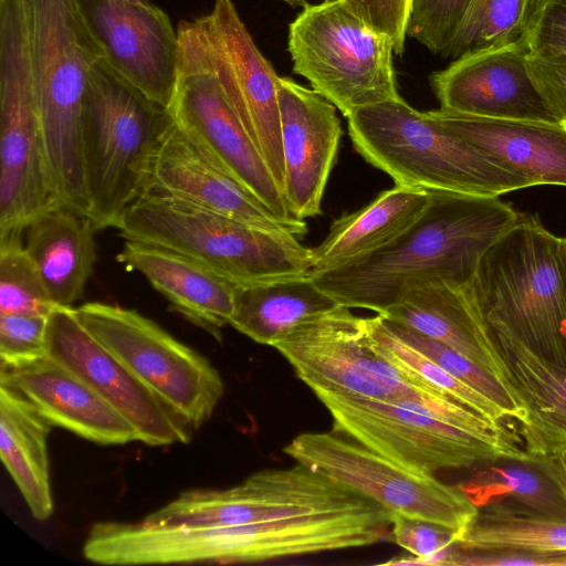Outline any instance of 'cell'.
Listing matches in <instances>:
<instances>
[{
	"label": "cell",
	"mask_w": 566,
	"mask_h": 566,
	"mask_svg": "<svg viewBox=\"0 0 566 566\" xmlns=\"http://www.w3.org/2000/svg\"><path fill=\"white\" fill-rule=\"evenodd\" d=\"M421 217L386 247L338 268L310 274L339 305L385 313L419 280L467 285L486 251L520 213L499 197L428 191Z\"/></svg>",
	"instance_id": "6da1fadb"
},
{
	"label": "cell",
	"mask_w": 566,
	"mask_h": 566,
	"mask_svg": "<svg viewBox=\"0 0 566 566\" xmlns=\"http://www.w3.org/2000/svg\"><path fill=\"white\" fill-rule=\"evenodd\" d=\"M316 397L333 419V431L417 472L434 474L528 454L502 421L489 420L452 398Z\"/></svg>",
	"instance_id": "7a4b0ae2"
},
{
	"label": "cell",
	"mask_w": 566,
	"mask_h": 566,
	"mask_svg": "<svg viewBox=\"0 0 566 566\" xmlns=\"http://www.w3.org/2000/svg\"><path fill=\"white\" fill-rule=\"evenodd\" d=\"M25 11L51 186L59 205L88 217L83 101L87 73L104 52L74 0H25Z\"/></svg>",
	"instance_id": "3957f363"
},
{
	"label": "cell",
	"mask_w": 566,
	"mask_h": 566,
	"mask_svg": "<svg viewBox=\"0 0 566 566\" xmlns=\"http://www.w3.org/2000/svg\"><path fill=\"white\" fill-rule=\"evenodd\" d=\"M347 125L354 148L397 186L482 197L531 187L502 160L402 97L359 108L347 117Z\"/></svg>",
	"instance_id": "277c9868"
},
{
	"label": "cell",
	"mask_w": 566,
	"mask_h": 566,
	"mask_svg": "<svg viewBox=\"0 0 566 566\" xmlns=\"http://www.w3.org/2000/svg\"><path fill=\"white\" fill-rule=\"evenodd\" d=\"M469 289L490 327L566 364V266L560 238L520 213L486 251Z\"/></svg>",
	"instance_id": "5b68a950"
},
{
	"label": "cell",
	"mask_w": 566,
	"mask_h": 566,
	"mask_svg": "<svg viewBox=\"0 0 566 566\" xmlns=\"http://www.w3.org/2000/svg\"><path fill=\"white\" fill-rule=\"evenodd\" d=\"M115 228L125 240L179 252L237 286L311 273L312 249L297 237L253 228L154 189L137 198Z\"/></svg>",
	"instance_id": "8992f818"
},
{
	"label": "cell",
	"mask_w": 566,
	"mask_h": 566,
	"mask_svg": "<svg viewBox=\"0 0 566 566\" xmlns=\"http://www.w3.org/2000/svg\"><path fill=\"white\" fill-rule=\"evenodd\" d=\"M168 111L115 72L103 57L90 69L83 101V161L88 218L115 228L147 189Z\"/></svg>",
	"instance_id": "52a82bcc"
},
{
	"label": "cell",
	"mask_w": 566,
	"mask_h": 566,
	"mask_svg": "<svg viewBox=\"0 0 566 566\" xmlns=\"http://www.w3.org/2000/svg\"><path fill=\"white\" fill-rule=\"evenodd\" d=\"M59 205L33 85L25 0L0 2V239Z\"/></svg>",
	"instance_id": "ba28073f"
},
{
	"label": "cell",
	"mask_w": 566,
	"mask_h": 566,
	"mask_svg": "<svg viewBox=\"0 0 566 566\" xmlns=\"http://www.w3.org/2000/svg\"><path fill=\"white\" fill-rule=\"evenodd\" d=\"M289 28L293 72L347 118L400 97L391 38L373 29L344 0L305 4Z\"/></svg>",
	"instance_id": "9c48e42d"
},
{
	"label": "cell",
	"mask_w": 566,
	"mask_h": 566,
	"mask_svg": "<svg viewBox=\"0 0 566 566\" xmlns=\"http://www.w3.org/2000/svg\"><path fill=\"white\" fill-rule=\"evenodd\" d=\"M271 346L315 395L423 401L451 398L380 355L369 339L365 317L343 305L304 321Z\"/></svg>",
	"instance_id": "30bf717a"
},
{
	"label": "cell",
	"mask_w": 566,
	"mask_h": 566,
	"mask_svg": "<svg viewBox=\"0 0 566 566\" xmlns=\"http://www.w3.org/2000/svg\"><path fill=\"white\" fill-rule=\"evenodd\" d=\"M82 325L192 429L208 421L223 380L201 354L136 310L103 302L74 308Z\"/></svg>",
	"instance_id": "8fae6325"
},
{
	"label": "cell",
	"mask_w": 566,
	"mask_h": 566,
	"mask_svg": "<svg viewBox=\"0 0 566 566\" xmlns=\"http://www.w3.org/2000/svg\"><path fill=\"white\" fill-rule=\"evenodd\" d=\"M177 35L176 83L167 108L172 120L273 213L286 221L298 220L230 106L198 20L180 21Z\"/></svg>",
	"instance_id": "7c38bea8"
},
{
	"label": "cell",
	"mask_w": 566,
	"mask_h": 566,
	"mask_svg": "<svg viewBox=\"0 0 566 566\" xmlns=\"http://www.w3.org/2000/svg\"><path fill=\"white\" fill-rule=\"evenodd\" d=\"M283 452L326 476L347 485L395 515L443 525L458 538L479 507L462 489L408 469L335 431L305 432Z\"/></svg>",
	"instance_id": "4fadbf2b"
},
{
	"label": "cell",
	"mask_w": 566,
	"mask_h": 566,
	"mask_svg": "<svg viewBox=\"0 0 566 566\" xmlns=\"http://www.w3.org/2000/svg\"><path fill=\"white\" fill-rule=\"evenodd\" d=\"M368 497L302 463L258 471L228 489L179 494L144 520L163 525L239 526L301 514L340 510Z\"/></svg>",
	"instance_id": "5bb4252c"
},
{
	"label": "cell",
	"mask_w": 566,
	"mask_h": 566,
	"mask_svg": "<svg viewBox=\"0 0 566 566\" xmlns=\"http://www.w3.org/2000/svg\"><path fill=\"white\" fill-rule=\"evenodd\" d=\"M197 20L223 93L283 193L280 76L256 48L231 0H216L212 10Z\"/></svg>",
	"instance_id": "9a60e30c"
},
{
	"label": "cell",
	"mask_w": 566,
	"mask_h": 566,
	"mask_svg": "<svg viewBox=\"0 0 566 566\" xmlns=\"http://www.w3.org/2000/svg\"><path fill=\"white\" fill-rule=\"evenodd\" d=\"M46 356L85 381L151 447L188 443L192 428L148 389L78 321L73 308L49 317Z\"/></svg>",
	"instance_id": "2e32d148"
},
{
	"label": "cell",
	"mask_w": 566,
	"mask_h": 566,
	"mask_svg": "<svg viewBox=\"0 0 566 566\" xmlns=\"http://www.w3.org/2000/svg\"><path fill=\"white\" fill-rule=\"evenodd\" d=\"M105 62L149 99L168 108L176 83L178 35L155 4L74 0Z\"/></svg>",
	"instance_id": "e0dca14e"
},
{
	"label": "cell",
	"mask_w": 566,
	"mask_h": 566,
	"mask_svg": "<svg viewBox=\"0 0 566 566\" xmlns=\"http://www.w3.org/2000/svg\"><path fill=\"white\" fill-rule=\"evenodd\" d=\"M528 53L521 35L512 43L462 55L433 72L429 81L440 108L488 118L560 123L528 73Z\"/></svg>",
	"instance_id": "ac0fdd59"
},
{
	"label": "cell",
	"mask_w": 566,
	"mask_h": 566,
	"mask_svg": "<svg viewBox=\"0 0 566 566\" xmlns=\"http://www.w3.org/2000/svg\"><path fill=\"white\" fill-rule=\"evenodd\" d=\"M147 189L269 232H307L305 220H283L254 198L172 118L154 151Z\"/></svg>",
	"instance_id": "d6986e66"
},
{
	"label": "cell",
	"mask_w": 566,
	"mask_h": 566,
	"mask_svg": "<svg viewBox=\"0 0 566 566\" xmlns=\"http://www.w3.org/2000/svg\"><path fill=\"white\" fill-rule=\"evenodd\" d=\"M283 195L291 214L305 220L322 212L325 188L343 135L336 107L313 88L279 78Z\"/></svg>",
	"instance_id": "ffe728a7"
},
{
	"label": "cell",
	"mask_w": 566,
	"mask_h": 566,
	"mask_svg": "<svg viewBox=\"0 0 566 566\" xmlns=\"http://www.w3.org/2000/svg\"><path fill=\"white\" fill-rule=\"evenodd\" d=\"M381 315L465 356L493 374L517 399L506 363L469 284L416 281Z\"/></svg>",
	"instance_id": "44dd1931"
},
{
	"label": "cell",
	"mask_w": 566,
	"mask_h": 566,
	"mask_svg": "<svg viewBox=\"0 0 566 566\" xmlns=\"http://www.w3.org/2000/svg\"><path fill=\"white\" fill-rule=\"evenodd\" d=\"M3 382L29 399L52 424L99 444L138 441L134 427L85 381L51 358L1 366Z\"/></svg>",
	"instance_id": "7402d4cb"
},
{
	"label": "cell",
	"mask_w": 566,
	"mask_h": 566,
	"mask_svg": "<svg viewBox=\"0 0 566 566\" xmlns=\"http://www.w3.org/2000/svg\"><path fill=\"white\" fill-rule=\"evenodd\" d=\"M428 114L521 174L531 187H566V123L488 118L442 108Z\"/></svg>",
	"instance_id": "603a6c76"
},
{
	"label": "cell",
	"mask_w": 566,
	"mask_h": 566,
	"mask_svg": "<svg viewBox=\"0 0 566 566\" xmlns=\"http://www.w3.org/2000/svg\"><path fill=\"white\" fill-rule=\"evenodd\" d=\"M117 261L142 273L172 310L220 338L234 311L237 285L179 252L126 240Z\"/></svg>",
	"instance_id": "cb8c5ba5"
},
{
	"label": "cell",
	"mask_w": 566,
	"mask_h": 566,
	"mask_svg": "<svg viewBox=\"0 0 566 566\" xmlns=\"http://www.w3.org/2000/svg\"><path fill=\"white\" fill-rule=\"evenodd\" d=\"M490 328L524 412L520 422L524 450L566 457V364L534 353L503 329Z\"/></svg>",
	"instance_id": "d4e9b609"
},
{
	"label": "cell",
	"mask_w": 566,
	"mask_h": 566,
	"mask_svg": "<svg viewBox=\"0 0 566 566\" xmlns=\"http://www.w3.org/2000/svg\"><path fill=\"white\" fill-rule=\"evenodd\" d=\"M94 231L88 217L65 206L52 208L25 229V251L60 308H73L84 294L97 258Z\"/></svg>",
	"instance_id": "484cf974"
},
{
	"label": "cell",
	"mask_w": 566,
	"mask_h": 566,
	"mask_svg": "<svg viewBox=\"0 0 566 566\" xmlns=\"http://www.w3.org/2000/svg\"><path fill=\"white\" fill-rule=\"evenodd\" d=\"M428 191L395 186L367 206L335 219L311 255V273L325 272L377 251L398 238L426 211Z\"/></svg>",
	"instance_id": "4316f807"
},
{
	"label": "cell",
	"mask_w": 566,
	"mask_h": 566,
	"mask_svg": "<svg viewBox=\"0 0 566 566\" xmlns=\"http://www.w3.org/2000/svg\"><path fill=\"white\" fill-rule=\"evenodd\" d=\"M52 424L14 388L0 382V455L32 516L53 511L48 437Z\"/></svg>",
	"instance_id": "83f0119b"
},
{
	"label": "cell",
	"mask_w": 566,
	"mask_h": 566,
	"mask_svg": "<svg viewBox=\"0 0 566 566\" xmlns=\"http://www.w3.org/2000/svg\"><path fill=\"white\" fill-rule=\"evenodd\" d=\"M338 305L311 275L237 286L229 325L252 340L271 346L298 324Z\"/></svg>",
	"instance_id": "f1b7e54d"
},
{
	"label": "cell",
	"mask_w": 566,
	"mask_h": 566,
	"mask_svg": "<svg viewBox=\"0 0 566 566\" xmlns=\"http://www.w3.org/2000/svg\"><path fill=\"white\" fill-rule=\"evenodd\" d=\"M465 492L481 497L504 495L537 514L566 522V457L528 453L494 461Z\"/></svg>",
	"instance_id": "f546056e"
},
{
	"label": "cell",
	"mask_w": 566,
	"mask_h": 566,
	"mask_svg": "<svg viewBox=\"0 0 566 566\" xmlns=\"http://www.w3.org/2000/svg\"><path fill=\"white\" fill-rule=\"evenodd\" d=\"M458 545L566 553V522L548 518L514 502H493L479 509L459 536Z\"/></svg>",
	"instance_id": "4dcf8cb0"
},
{
	"label": "cell",
	"mask_w": 566,
	"mask_h": 566,
	"mask_svg": "<svg viewBox=\"0 0 566 566\" xmlns=\"http://www.w3.org/2000/svg\"><path fill=\"white\" fill-rule=\"evenodd\" d=\"M365 323L374 348L397 368L420 376L437 389L489 420L501 422L506 417L504 411L489 398L453 377L429 356L399 337L385 316L377 314L365 317Z\"/></svg>",
	"instance_id": "1f68e13d"
},
{
	"label": "cell",
	"mask_w": 566,
	"mask_h": 566,
	"mask_svg": "<svg viewBox=\"0 0 566 566\" xmlns=\"http://www.w3.org/2000/svg\"><path fill=\"white\" fill-rule=\"evenodd\" d=\"M534 0H473L453 41L441 54L462 55L512 43L521 38Z\"/></svg>",
	"instance_id": "d6a6232c"
},
{
	"label": "cell",
	"mask_w": 566,
	"mask_h": 566,
	"mask_svg": "<svg viewBox=\"0 0 566 566\" xmlns=\"http://www.w3.org/2000/svg\"><path fill=\"white\" fill-rule=\"evenodd\" d=\"M57 308L22 238L0 240V314L50 316Z\"/></svg>",
	"instance_id": "836d02e7"
},
{
	"label": "cell",
	"mask_w": 566,
	"mask_h": 566,
	"mask_svg": "<svg viewBox=\"0 0 566 566\" xmlns=\"http://www.w3.org/2000/svg\"><path fill=\"white\" fill-rule=\"evenodd\" d=\"M387 319L399 337L429 356L453 377L489 398L504 411L506 417L522 421L524 412L517 399L493 374L452 348Z\"/></svg>",
	"instance_id": "e575fe53"
},
{
	"label": "cell",
	"mask_w": 566,
	"mask_h": 566,
	"mask_svg": "<svg viewBox=\"0 0 566 566\" xmlns=\"http://www.w3.org/2000/svg\"><path fill=\"white\" fill-rule=\"evenodd\" d=\"M388 538L409 552L412 557L392 559L386 564L449 565L458 545V533L419 518L395 515Z\"/></svg>",
	"instance_id": "d590c367"
},
{
	"label": "cell",
	"mask_w": 566,
	"mask_h": 566,
	"mask_svg": "<svg viewBox=\"0 0 566 566\" xmlns=\"http://www.w3.org/2000/svg\"><path fill=\"white\" fill-rule=\"evenodd\" d=\"M473 0H410L406 34L433 54L453 41Z\"/></svg>",
	"instance_id": "8d00e7d4"
},
{
	"label": "cell",
	"mask_w": 566,
	"mask_h": 566,
	"mask_svg": "<svg viewBox=\"0 0 566 566\" xmlns=\"http://www.w3.org/2000/svg\"><path fill=\"white\" fill-rule=\"evenodd\" d=\"M49 317L0 314L1 366L13 367L46 357Z\"/></svg>",
	"instance_id": "74e56055"
},
{
	"label": "cell",
	"mask_w": 566,
	"mask_h": 566,
	"mask_svg": "<svg viewBox=\"0 0 566 566\" xmlns=\"http://www.w3.org/2000/svg\"><path fill=\"white\" fill-rule=\"evenodd\" d=\"M522 36L530 52L566 53V0H534Z\"/></svg>",
	"instance_id": "f35d334b"
},
{
	"label": "cell",
	"mask_w": 566,
	"mask_h": 566,
	"mask_svg": "<svg viewBox=\"0 0 566 566\" xmlns=\"http://www.w3.org/2000/svg\"><path fill=\"white\" fill-rule=\"evenodd\" d=\"M373 29L389 35L395 54L405 50L410 0H344Z\"/></svg>",
	"instance_id": "ab89813d"
},
{
	"label": "cell",
	"mask_w": 566,
	"mask_h": 566,
	"mask_svg": "<svg viewBox=\"0 0 566 566\" xmlns=\"http://www.w3.org/2000/svg\"><path fill=\"white\" fill-rule=\"evenodd\" d=\"M526 66L546 102L566 123V53L530 52Z\"/></svg>",
	"instance_id": "60d3db41"
},
{
	"label": "cell",
	"mask_w": 566,
	"mask_h": 566,
	"mask_svg": "<svg viewBox=\"0 0 566 566\" xmlns=\"http://www.w3.org/2000/svg\"><path fill=\"white\" fill-rule=\"evenodd\" d=\"M449 565L471 566H559L566 565V553H541L511 548H454Z\"/></svg>",
	"instance_id": "b9f144b4"
},
{
	"label": "cell",
	"mask_w": 566,
	"mask_h": 566,
	"mask_svg": "<svg viewBox=\"0 0 566 566\" xmlns=\"http://www.w3.org/2000/svg\"><path fill=\"white\" fill-rule=\"evenodd\" d=\"M292 7H304L306 4V0H281Z\"/></svg>",
	"instance_id": "7bdbcfd3"
},
{
	"label": "cell",
	"mask_w": 566,
	"mask_h": 566,
	"mask_svg": "<svg viewBox=\"0 0 566 566\" xmlns=\"http://www.w3.org/2000/svg\"><path fill=\"white\" fill-rule=\"evenodd\" d=\"M560 250L566 266V238H560Z\"/></svg>",
	"instance_id": "ee69618b"
},
{
	"label": "cell",
	"mask_w": 566,
	"mask_h": 566,
	"mask_svg": "<svg viewBox=\"0 0 566 566\" xmlns=\"http://www.w3.org/2000/svg\"><path fill=\"white\" fill-rule=\"evenodd\" d=\"M132 1L142 3V4H150L151 3L149 0H132Z\"/></svg>",
	"instance_id": "f6af8a7d"
},
{
	"label": "cell",
	"mask_w": 566,
	"mask_h": 566,
	"mask_svg": "<svg viewBox=\"0 0 566 566\" xmlns=\"http://www.w3.org/2000/svg\"><path fill=\"white\" fill-rule=\"evenodd\" d=\"M2 1H4V0H0V2H2Z\"/></svg>",
	"instance_id": "bcb514c9"
}]
</instances>
